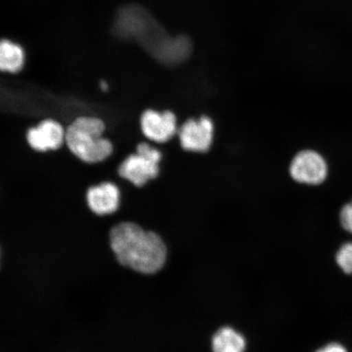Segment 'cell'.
<instances>
[{
	"label": "cell",
	"instance_id": "6da1fadb",
	"mask_svg": "<svg viewBox=\"0 0 352 352\" xmlns=\"http://www.w3.org/2000/svg\"><path fill=\"white\" fill-rule=\"evenodd\" d=\"M110 246L122 266L143 274L162 270L166 261V246L155 232L145 231L138 224L123 222L112 228Z\"/></svg>",
	"mask_w": 352,
	"mask_h": 352
},
{
	"label": "cell",
	"instance_id": "7a4b0ae2",
	"mask_svg": "<svg viewBox=\"0 0 352 352\" xmlns=\"http://www.w3.org/2000/svg\"><path fill=\"white\" fill-rule=\"evenodd\" d=\"M113 32L118 37L138 42L152 56L170 37L151 12L135 4L118 11Z\"/></svg>",
	"mask_w": 352,
	"mask_h": 352
},
{
	"label": "cell",
	"instance_id": "3957f363",
	"mask_svg": "<svg viewBox=\"0 0 352 352\" xmlns=\"http://www.w3.org/2000/svg\"><path fill=\"white\" fill-rule=\"evenodd\" d=\"M105 123L96 117H80L65 130V144L85 164H99L111 156L113 144L104 136Z\"/></svg>",
	"mask_w": 352,
	"mask_h": 352
},
{
	"label": "cell",
	"instance_id": "277c9868",
	"mask_svg": "<svg viewBox=\"0 0 352 352\" xmlns=\"http://www.w3.org/2000/svg\"><path fill=\"white\" fill-rule=\"evenodd\" d=\"M162 153L147 143H140L136 152L118 166V174L135 187H143L160 173Z\"/></svg>",
	"mask_w": 352,
	"mask_h": 352
},
{
	"label": "cell",
	"instance_id": "5b68a950",
	"mask_svg": "<svg viewBox=\"0 0 352 352\" xmlns=\"http://www.w3.org/2000/svg\"><path fill=\"white\" fill-rule=\"evenodd\" d=\"M289 173L298 183L319 186L327 178L328 166L319 153L303 151L294 157Z\"/></svg>",
	"mask_w": 352,
	"mask_h": 352
},
{
	"label": "cell",
	"instance_id": "8992f818",
	"mask_svg": "<svg viewBox=\"0 0 352 352\" xmlns=\"http://www.w3.org/2000/svg\"><path fill=\"white\" fill-rule=\"evenodd\" d=\"M180 144L187 151L204 153L209 151L214 138V124L208 117L184 122L179 130Z\"/></svg>",
	"mask_w": 352,
	"mask_h": 352
},
{
	"label": "cell",
	"instance_id": "52a82bcc",
	"mask_svg": "<svg viewBox=\"0 0 352 352\" xmlns=\"http://www.w3.org/2000/svg\"><path fill=\"white\" fill-rule=\"evenodd\" d=\"M26 140L30 147L35 151H54L65 143V130L60 122L45 120L28 130Z\"/></svg>",
	"mask_w": 352,
	"mask_h": 352
},
{
	"label": "cell",
	"instance_id": "ba28073f",
	"mask_svg": "<svg viewBox=\"0 0 352 352\" xmlns=\"http://www.w3.org/2000/svg\"><path fill=\"white\" fill-rule=\"evenodd\" d=\"M140 127L145 138L157 143L168 142L177 132V120L173 112L148 109L140 118Z\"/></svg>",
	"mask_w": 352,
	"mask_h": 352
},
{
	"label": "cell",
	"instance_id": "9c48e42d",
	"mask_svg": "<svg viewBox=\"0 0 352 352\" xmlns=\"http://www.w3.org/2000/svg\"><path fill=\"white\" fill-rule=\"evenodd\" d=\"M120 191L116 184L102 182L87 189L88 208L96 214L108 215L118 210L120 204Z\"/></svg>",
	"mask_w": 352,
	"mask_h": 352
},
{
	"label": "cell",
	"instance_id": "30bf717a",
	"mask_svg": "<svg viewBox=\"0 0 352 352\" xmlns=\"http://www.w3.org/2000/svg\"><path fill=\"white\" fill-rule=\"evenodd\" d=\"M25 63V52L20 44L7 38L0 41V72L19 73Z\"/></svg>",
	"mask_w": 352,
	"mask_h": 352
},
{
	"label": "cell",
	"instance_id": "8fae6325",
	"mask_svg": "<svg viewBox=\"0 0 352 352\" xmlns=\"http://www.w3.org/2000/svg\"><path fill=\"white\" fill-rule=\"evenodd\" d=\"M245 346L244 337L230 327L220 329L212 340L213 352H245Z\"/></svg>",
	"mask_w": 352,
	"mask_h": 352
},
{
	"label": "cell",
	"instance_id": "7c38bea8",
	"mask_svg": "<svg viewBox=\"0 0 352 352\" xmlns=\"http://www.w3.org/2000/svg\"><path fill=\"white\" fill-rule=\"evenodd\" d=\"M336 263L343 272L352 275V241L346 242L338 250Z\"/></svg>",
	"mask_w": 352,
	"mask_h": 352
},
{
	"label": "cell",
	"instance_id": "4fadbf2b",
	"mask_svg": "<svg viewBox=\"0 0 352 352\" xmlns=\"http://www.w3.org/2000/svg\"><path fill=\"white\" fill-rule=\"evenodd\" d=\"M340 219L343 230L352 234V201L341 209Z\"/></svg>",
	"mask_w": 352,
	"mask_h": 352
},
{
	"label": "cell",
	"instance_id": "5bb4252c",
	"mask_svg": "<svg viewBox=\"0 0 352 352\" xmlns=\"http://www.w3.org/2000/svg\"><path fill=\"white\" fill-rule=\"evenodd\" d=\"M316 352H347L346 347L338 342H331L321 347Z\"/></svg>",
	"mask_w": 352,
	"mask_h": 352
},
{
	"label": "cell",
	"instance_id": "9a60e30c",
	"mask_svg": "<svg viewBox=\"0 0 352 352\" xmlns=\"http://www.w3.org/2000/svg\"><path fill=\"white\" fill-rule=\"evenodd\" d=\"M100 87L101 90H102L104 91H107L109 89L108 83L105 81L100 82Z\"/></svg>",
	"mask_w": 352,
	"mask_h": 352
}]
</instances>
